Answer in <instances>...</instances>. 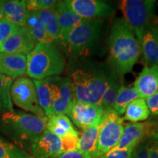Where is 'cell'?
Segmentation results:
<instances>
[{
  "label": "cell",
  "mask_w": 158,
  "mask_h": 158,
  "mask_svg": "<svg viewBox=\"0 0 158 158\" xmlns=\"http://www.w3.org/2000/svg\"><path fill=\"white\" fill-rule=\"evenodd\" d=\"M113 69L102 63L76 64L70 73L74 99L83 103L100 105Z\"/></svg>",
  "instance_id": "obj_2"
},
{
  "label": "cell",
  "mask_w": 158,
  "mask_h": 158,
  "mask_svg": "<svg viewBox=\"0 0 158 158\" xmlns=\"http://www.w3.org/2000/svg\"><path fill=\"white\" fill-rule=\"evenodd\" d=\"M149 115V110L145 99L138 98L128 105L122 118L123 120L137 123L138 122L147 120Z\"/></svg>",
  "instance_id": "obj_25"
},
{
  "label": "cell",
  "mask_w": 158,
  "mask_h": 158,
  "mask_svg": "<svg viewBox=\"0 0 158 158\" xmlns=\"http://www.w3.org/2000/svg\"><path fill=\"white\" fill-rule=\"evenodd\" d=\"M24 27L29 29L37 43H52L49 38L44 23L41 21L37 12H29Z\"/></svg>",
  "instance_id": "obj_24"
},
{
  "label": "cell",
  "mask_w": 158,
  "mask_h": 158,
  "mask_svg": "<svg viewBox=\"0 0 158 158\" xmlns=\"http://www.w3.org/2000/svg\"><path fill=\"white\" fill-rule=\"evenodd\" d=\"M13 78L0 73V110L6 112H13V102L11 98V86Z\"/></svg>",
  "instance_id": "obj_29"
},
{
  "label": "cell",
  "mask_w": 158,
  "mask_h": 158,
  "mask_svg": "<svg viewBox=\"0 0 158 158\" xmlns=\"http://www.w3.org/2000/svg\"><path fill=\"white\" fill-rule=\"evenodd\" d=\"M37 14L40 18L41 21L44 23L47 33L51 42L59 43V28L57 23L56 11L53 8L45 10L37 11Z\"/></svg>",
  "instance_id": "obj_28"
},
{
  "label": "cell",
  "mask_w": 158,
  "mask_h": 158,
  "mask_svg": "<svg viewBox=\"0 0 158 158\" xmlns=\"http://www.w3.org/2000/svg\"><path fill=\"white\" fill-rule=\"evenodd\" d=\"M31 152L35 158H52L63 153L60 138L45 130L31 146Z\"/></svg>",
  "instance_id": "obj_13"
},
{
  "label": "cell",
  "mask_w": 158,
  "mask_h": 158,
  "mask_svg": "<svg viewBox=\"0 0 158 158\" xmlns=\"http://www.w3.org/2000/svg\"><path fill=\"white\" fill-rule=\"evenodd\" d=\"M27 56L21 54L0 53V73L11 78H18L27 73Z\"/></svg>",
  "instance_id": "obj_16"
},
{
  "label": "cell",
  "mask_w": 158,
  "mask_h": 158,
  "mask_svg": "<svg viewBox=\"0 0 158 158\" xmlns=\"http://www.w3.org/2000/svg\"><path fill=\"white\" fill-rule=\"evenodd\" d=\"M149 113L152 116H158V91L153 95L145 99Z\"/></svg>",
  "instance_id": "obj_35"
},
{
  "label": "cell",
  "mask_w": 158,
  "mask_h": 158,
  "mask_svg": "<svg viewBox=\"0 0 158 158\" xmlns=\"http://www.w3.org/2000/svg\"><path fill=\"white\" fill-rule=\"evenodd\" d=\"M108 64L119 76L133 70L141 54L140 43L135 32L124 18L112 24L108 37Z\"/></svg>",
  "instance_id": "obj_1"
},
{
  "label": "cell",
  "mask_w": 158,
  "mask_h": 158,
  "mask_svg": "<svg viewBox=\"0 0 158 158\" xmlns=\"http://www.w3.org/2000/svg\"><path fill=\"white\" fill-rule=\"evenodd\" d=\"M140 98L147 99L158 91V65L145 66L134 83Z\"/></svg>",
  "instance_id": "obj_15"
},
{
  "label": "cell",
  "mask_w": 158,
  "mask_h": 158,
  "mask_svg": "<svg viewBox=\"0 0 158 158\" xmlns=\"http://www.w3.org/2000/svg\"><path fill=\"white\" fill-rule=\"evenodd\" d=\"M157 5H158V2H157Z\"/></svg>",
  "instance_id": "obj_40"
},
{
  "label": "cell",
  "mask_w": 158,
  "mask_h": 158,
  "mask_svg": "<svg viewBox=\"0 0 158 158\" xmlns=\"http://www.w3.org/2000/svg\"><path fill=\"white\" fill-rule=\"evenodd\" d=\"M52 158H91L85 154H83L78 150L76 151H71V152H64L61 155L56 157H54Z\"/></svg>",
  "instance_id": "obj_36"
},
{
  "label": "cell",
  "mask_w": 158,
  "mask_h": 158,
  "mask_svg": "<svg viewBox=\"0 0 158 158\" xmlns=\"http://www.w3.org/2000/svg\"><path fill=\"white\" fill-rule=\"evenodd\" d=\"M130 158H158V130H154L135 146Z\"/></svg>",
  "instance_id": "obj_20"
},
{
  "label": "cell",
  "mask_w": 158,
  "mask_h": 158,
  "mask_svg": "<svg viewBox=\"0 0 158 158\" xmlns=\"http://www.w3.org/2000/svg\"><path fill=\"white\" fill-rule=\"evenodd\" d=\"M102 24V19H84L70 30L59 31V43L72 57L82 58L89 54L98 43Z\"/></svg>",
  "instance_id": "obj_4"
},
{
  "label": "cell",
  "mask_w": 158,
  "mask_h": 158,
  "mask_svg": "<svg viewBox=\"0 0 158 158\" xmlns=\"http://www.w3.org/2000/svg\"><path fill=\"white\" fill-rule=\"evenodd\" d=\"M48 79L52 94V115L68 114L74 100L70 78L52 76Z\"/></svg>",
  "instance_id": "obj_9"
},
{
  "label": "cell",
  "mask_w": 158,
  "mask_h": 158,
  "mask_svg": "<svg viewBox=\"0 0 158 158\" xmlns=\"http://www.w3.org/2000/svg\"><path fill=\"white\" fill-rule=\"evenodd\" d=\"M100 122L85 130L78 140L77 150L91 158H95L99 130H100Z\"/></svg>",
  "instance_id": "obj_22"
},
{
  "label": "cell",
  "mask_w": 158,
  "mask_h": 158,
  "mask_svg": "<svg viewBox=\"0 0 158 158\" xmlns=\"http://www.w3.org/2000/svg\"><path fill=\"white\" fill-rule=\"evenodd\" d=\"M65 5L83 19H101L109 18L114 9L110 4L100 0H66Z\"/></svg>",
  "instance_id": "obj_10"
},
{
  "label": "cell",
  "mask_w": 158,
  "mask_h": 158,
  "mask_svg": "<svg viewBox=\"0 0 158 158\" xmlns=\"http://www.w3.org/2000/svg\"><path fill=\"white\" fill-rule=\"evenodd\" d=\"M135 147H129L123 149H112L107 154L99 158H130Z\"/></svg>",
  "instance_id": "obj_34"
},
{
  "label": "cell",
  "mask_w": 158,
  "mask_h": 158,
  "mask_svg": "<svg viewBox=\"0 0 158 158\" xmlns=\"http://www.w3.org/2000/svg\"><path fill=\"white\" fill-rule=\"evenodd\" d=\"M18 29L19 27L10 22L8 20L6 19L0 20V45Z\"/></svg>",
  "instance_id": "obj_32"
},
{
  "label": "cell",
  "mask_w": 158,
  "mask_h": 158,
  "mask_svg": "<svg viewBox=\"0 0 158 158\" xmlns=\"http://www.w3.org/2000/svg\"><path fill=\"white\" fill-rule=\"evenodd\" d=\"M56 2L54 0H28L25 1V3L29 12H37L53 8Z\"/></svg>",
  "instance_id": "obj_31"
},
{
  "label": "cell",
  "mask_w": 158,
  "mask_h": 158,
  "mask_svg": "<svg viewBox=\"0 0 158 158\" xmlns=\"http://www.w3.org/2000/svg\"><path fill=\"white\" fill-rule=\"evenodd\" d=\"M102 114L100 105L83 103L74 99L68 115L77 127L85 130L100 122Z\"/></svg>",
  "instance_id": "obj_11"
},
{
  "label": "cell",
  "mask_w": 158,
  "mask_h": 158,
  "mask_svg": "<svg viewBox=\"0 0 158 158\" xmlns=\"http://www.w3.org/2000/svg\"><path fill=\"white\" fill-rule=\"evenodd\" d=\"M2 9L5 19L19 28L24 27L29 13L25 1H4L2 4Z\"/></svg>",
  "instance_id": "obj_18"
},
{
  "label": "cell",
  "mask_w": 158,
  "mask_h": 158,
  "mask_svg": "<svg viewBox=\"0 0 158 158\" xmlns=\"http://www.w3.org/2000/svg\"><path fill=\"white\" fill-rule=\"evenodd\" d=\"M123 131V118L114 109L103 111L100 122L95 158L106 155L116 147Z\"/></svg>",
  "instance_id": "obj_7"
},
{
  "label": "cell",
  "mask_w": 158,
  "mask_h": 158,
  "mask_svg": "<svg viewBox=\"0 0 158 158\" xmlns=\"http://www.w3.org/2000/svg\"><path fill=\"white\" fill-rule=\"evenodd\" d=\"M47 116L40 117L24 112H6L0 120V130L18 147L31 149L46 130Z\"/></svg>",
  "instance_id": "obj_3"
},
{
  "label": "cell",
  "mask_w": 158,
  "mask_h": 158,
  "mask_svg": "<svg viewBox=\"0 0 158 158\" xmlns=\"http://www.w3.org/2000/svg\"><path fill=\"white\" fill-rule=\"evenodd\" d=\"M156 34H157V40H158V23H157V21L156 22Z\"/></svg>",
  "instance_id": "obj_38"
},
{
  "label": "cell",
  "mask_w": 158,
  "mask_h": 158,
  "mask_svg": "<svg viewBox=\"0 0 158 158\" xmlns=\"http://www.w3.org/2000/svg\"><path fill=\"white\" fill-rule=\"evenodd\" d=\"M155 6L153 0H123L120 4L124 19L135 32L140 45L143 31L156 21Z\"/></svg>",
  "instance_id": "obj_6"
},
{
  "label": "cell",
  "mask_w": 158,
  "mask_h": 158,
  "mask_svg": "<svg viewBox=\"0 0 158 158\" xmlns=\"http://www.w3.org/2000/svg\"><path fill=\"white\" fill-rule=\"evenodd\" d=\"M27 59L26 74L34 80H43L60 74L65 65L64 57L52 43H37Z\"/></svg>",
  "instance_id": "obj_5"
},
{
  "label": "cell",
  "mask_w": 158,
  "mask_h": 158,
  "mask_svg": "<svg viewBox=\"0 0 158 158\" xmlns=\"http://www.w3.org/2000/svg\"><path fill=\"white\" fill-rule=\"evenodd\" d=\"M33 82L36 88L40 106L43 110L45 116L52 115V94L48 78L43 80H34Z\"/></svg>",
  "instance_id": "obj_23"
},
{
  "label": "cell",
  "mask_w": 158,
  "mask_h": 158,
  "mask_svg": "<svg viewBox=\"0 0 158 158\" xmlns=\"http://www.w3.org/2000/svg\"><path fill=\"white\" fill-rule=\"evenodd\" d=\"M46 129L60 138L72 135L79 137V133L73 126L70 118L64 114H54L47 116Z\"/></svg>",
  "instance_id": "obj_19"
},
{
  "label": "cell",
  "mask_w": 158,
  "mask_h": 158,
  "mask_svg": "<svg viewBox=\"0 0 158 158\" xmlns=\"http://www.w3.org/2000/svg\"><path fill=\"white\" fill-rule=\"evenodd\" d=\"M3 2H4V1H0V4H2V3Z\"/></svg>",
  "instance_id": "obj_39"
},
{
  "label": "cell",
  "mask_w": 158,
  "mask_h": 158,
  "mask_svg": "<svg viewBox=\"0 0 158 158\" xmlns=\"http://www.w3.org/2000/svg\"><path fill=\"white\" fill-rule=\"evenodd\" d=\"M12 101L26 111L31 112L40 117H45L40 106L35 84L27 77H19L13 82L10 90Z\"/></svg>",
  "instance_id": "obj_8"
},
{
  "label": "cell",
  "mask_w": 158,
  "mask_h": 158,
  "mask_svg": "<svg viewBox=\"0 0 158 158\" xmlns=\"http://www.w3.org/2000/svg\"><path fill=\"white\" fill-rule=\"evenodd\" d=\"M0 158H33L22 148L0 137Z\"/></svg>",
  "instance_id": "obj_30"
},
{
  "label": "cell",
  "mask_w": 158,
  "mask_h": 158,
  "mask_svg": "<svg viewBox=\"0 0 158 158\" xmlns=\"http://www.w3.org/2000/svg\"><path fill=\"white\" fill-rule=\"evenodd\" d=\"M2 4H0V20L5 19V16H4V13H3L2 9Z\"/></svg>",
  "instance_id": "obj_37"
},
{
  "label": "cell",
  "mask_w": 158,
  "mask_h": 158,
  "mask_svg": "<svg viewBox=\"0 0 158 158\" xmlns=\"http://www.w3.org/2000/svg\"><path fill=\"white\" fill-rule=\"evenodd\" d=\"M122 86L120 76L113 71L108 80V85L100 102V106L103 109V111L113 109L116 95Z\"/></svg>",
  "instance_id": "obj_26"
},
{
  "label": "cell",
  "mask_w": 158,
  "mask_h": 158,
  "mask_svg": "<svg viewBox=\"0 0 158 158\" xmlns=\"http://www.w3.org/2000/svg\"><path fill=\"white\" fill-rule=\"evenodd\" d=\"M62 141V151L63 153L67 152L76 151L78 149V143L79 137L72 135H66L61 138Z\"/></svg>",
  "instance_id": "obj_33"
},
{
  "label": "cell",
  "mask_w": 158,
  "mask_h": 158,
  "mask_svg": "<svg viewBox=\"0 0 158 158\" xmlns=\"http://www.w3.org/2000/svg\"><path fill=\"white\" fill-rule=\"evenodd\" d=\"M36 40L25 27H20L0 45V53L21 54L27 56L32 51Z\"/></svg>",
  "instance_id": "obj_12"
},
{
  "label": "cell",
  "mask_w": 158,
  "mask_h": 158,
  "mask_svg": "<svg viewBox=\"0 0 158 158\" xmlns=\"http://www.w3.org/2000/svg\"><path fill=\"white\" fill-rule=\"evenodd\" d=\"M54 8L56 11L59 31L70 30L84 20L70 10L64 1H57Z\"/></svg>",
  "instance_id": "obj_21"
},
{
  "label": "cell",
  "mask_w": 158,
  "mask_h": 158,
  "mask_svg": "<svg viewBox=\"0 0 158 158\" xmlns=\"http://www.w3.org/2000/svg\"><path fill=\"white\" fill-rule=\"evenodd\" d=\"M155 126V123L152 122L127 124L124 128L121 139L114 149H123L129 147H135L146 136L153 131Z\"/></svg>",
  "instance_id": "obj_14"
},
{
  "label": "cell",
  "mask_w": 158,
  "mask_h": 158,
  "mask_svg": "<svg viewBox=\"0 0 158 158\" xmlns=\"http://www.w3.org/2000/svg\"><path fill=\"white\" fill-rule=\"evenodd\" d=\"M156 22L143 31L141 41L143 62L146 66L158 65V40L156 34Z\"/></svg>",
  "instance_id": "obj_17"
},
{
  "label": "cell",
  "mask_w": 158,
  "mask_h": 158,
  "mask_svg": "<svg viewBox=\"0 0 158 158\" xmlns=\"http://www.w3.org/2000/svg\"><path fill=\"white\" fill-rule=\"evenodd\" d=\"M138 98H140L135 88L122 86L116 95L113 109L121 116L125 113L128 105Z\"/></svg>",
  "instance_id": "obj_27"
}]
</instances>
